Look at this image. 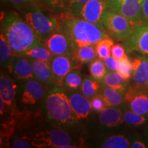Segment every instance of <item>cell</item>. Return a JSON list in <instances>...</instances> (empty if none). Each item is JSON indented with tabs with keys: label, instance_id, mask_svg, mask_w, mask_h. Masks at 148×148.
<instances>
[{
	"label": "cell",
	"instance_id": "obj_1",
	"mask_svg": "<svg viewBox=\"0 0 148 148\" xmlns=\"http://www.w3.org/2000/svg\"><path fill=\"white\" fill-rule=\"evenodd\" d=\"M1 32L16 56H22L27 49L42 44L41 39L29 23L14 12H10L3 18Z\"/></svg>",
	"mask_w": 148,
	"mask_h": 148
},
{
	"label": "cell",
	"instance_id": "obj_2",
	"mask_svg": "<svg viewBox=\"0 0 148 148\" xmlns=\"http://www.w3.org/2000/svg\"><path fill=\"white\" fill-rule=\"evenodd\" d=\"M57 18L58 21L57 31L69 36L77 47L95 45L99 40L109 36L103 27L68 12L62 13Z\"/></svg>",
	"mask_w": 148,
	"mask_h": 148
},
{
	"label": "cell",
	"instance_id": "obj_3",
	"mask_svg": "<svg viewBox=\"0 0 148 148\" xmlns=\"http://www.w3.org/2000/svg\"><path fill=\"white\" fill-rule=\"evenodd\" d=\"M45 107L48 119L59 125L73 124L76 120L69 98L60 86H56L48 92Z\"/></svg>",
	"mask_w": 148,
	"mask_h": 148
},
{
	"label": "cell",
	"instance_id": "obj_4",
	"mask_svg": "<svg viewBox=\"0 0 148 148\" xmlns=\"http://www.w3.org/2000/svg\"><path fill=\"white\" fill-rule=\"evenodd\" d=\"M23 17L42 41H45L58 30V18L47 14L36 7H31L24 13Z\"/></svg>",
	"mask_w": 148,
	"mask_h": 148
},
{
	"label": "cell",
	"instance_id": "obj_5",
	"mask_svg": "<svg viewBox=\"0 0 148 148\" xmlns=\"http://www.w3.org/2000/svg\"><path fill=\"white\" fill-rule=\"evenodd\" d=\"M101 23L108 36L115 40L128 39L134 29L132 23L125 16L108 8L103 12Z\"/></svg>",
	"mask_w": 148,
	"mask_h": 148
},
{
	"label": "cell",
	"instance_id": "obj_6",
	"mask_svg": "<svg viewBox=\"0 0 148 148\" xmlns=\"http://www.w3.org/2000/svg\"><path fill=\"white\" fill-rule=\"evenodd\" d=\"M32 145L36 147H75L70 146L71 143L69 135L61 129H51L36 132L30 139Z\"/></svg>",
	"mask_w": 148,
	"mask_h": 148
},
{
	"label": "cell",
	"instance_id": "obj_7",
	"mask_svg": "<svg viewBox=\"0 0 148 148\" xmlns=\"http://www.w3.org/2000/svg\"><path fill=\"white\" fill-rule=\"evenodd\" d=\"M80 64L82 63L73 53L54 56L51 59L50 65L54 77L55 86L62 87L66 75L73 69H79Z\"/></svg>",
	"mask_w": 148,
	"mask_h": 148
},
{
	"label": "cell",
	"instance_id": "obj_8",
	"mask_svg": "<svg viewBox=\"0 0 148 148\" xmlns=\"http://www.w3.org/2000/svg\"><path fill=\"white\" fill-rule=\"evenodd\" d=\"M146 88L136 85L129 86L124 94L125 101L131 110L142 115H148V92Z\"/></svg>",
	"mask_w": 148,
	"mask_h": 148
},
{
	"label": "cell",
	"instance_id": "obj_9",
	"mask_svg": "<svg viewBox=\"0 0 148 148\" xmlns=\"http://www.w3.org/2000/svg\"><path fill=\"white\" fill-rule=\"evenodd\" d=\"M143 0H122L110 10L125 16L135 28L141 25Z\"/></svg>",
	"mask_w": 148,
	"mask_h": 148
},
{
	"label": "cell",
	"instance_id": "obj_10",
	"mask_svg": "<svg viewBox=\"0 0 148 148\" xmlns=\"http://www.w3.org/2000/svg\"><path fill=\"white\" fill-rule=\"evenodd\" d=\"M45 45L53 56L74 53L77 47L64 33L56 31L45 40Z\"/></svg>",
	"mask_w": 148,
	"mask_h": 148
},
{
	"label": "cell",
	"instance_id": "obj_11",
	"mask_svg": "<svg viewBox=\"0 0 148 148\" xmlns=\"http://www.w3.org/2000/svg\"><path fill=\"white\" fill-rule=\"evenodd\" d=\"M123 45L126 52L136 51L142 55H148V25H140L134 28Z\"/></svg>",
	"mask_w": 148,
	"mask_h": 148
},
{
	"label": "cell",
	"instance_id": "obj_12",
	"mask_svg": "<svg viewBox=\"0 0 148 148\" xmlns=\"http://www.w3.org/2000/svg\"><path fill=\"white\" fill-rule=\"evenodd\" d=\"M107 9L106 0H89L82 7L77 16L103 27L101 17Z\"/></svg>",
	"mask_w": 148,
	"mask_h": 148
},
{
	"label": "cell",
	"instance_id": "obj_13",
	"mask_svg": "<svg viewBox=\"0 0 148 148\" xmlns=\"http://www.w3.org/2000/svg\"><path fill=\"white\" fill-rule=\"evenodd\" d=\"M8 69L10 73L13 72L18 79H29L34 77L32 64L29 58L14 56Z\"/></svg>",
	"mask_w": 148,
	"mask_h": 148
},
{
	"label": "cell",
	"instance_id": "obj_14",
	"mask_svg": "<svg viewBox=\"0 0 148 148\" xmlns=\"http://www.w3.org/2000/svg\"><path fill=\"white\" fill-rule=\"evenodd\" d=\"M32 64L35 79L45 86L55 85L54 77L50 62L29 58Z\"/></svg>",
	"mask_w": 148,
	"mask_h": 148
},
{
	"label": "cell",
	"instance_id": "obj_15",
	"mask_svg": "<svg viewBox=\"0 0 148 148\" xmlns=\"http://www.w3.org/2000/svg\"><path fill=\"white\" fill-rule=\"evenodd\" d=\"M132 79L136 85L148 89V58L138 56L132 62Z\"/></svg>",
	"mask_w": 148,
	"mask_h": 148
},
{
	"label": "cell",
	"instance_id": "obj_16",
	"mask_svg": "<svg viewBox=\"0 0 148 148\" xmlns=\"http://www.w3.org/2000/svg\"><path fill=\"white\" fill-rule=\"evenodd\" d=\"M45 90L37 79H29L24 85L21 101L25 104H34L44 96Z\"/></svg>",
	"mask_w": 148,
	"mask_h": 148
},
{
	"label": "cell",
	"instance_id": "obj_17",
	"mask_svg": "<svg viewBox=\"0 0 148 148\" xmlns=\"http://www.w3.org/2000/svg\"><path fill=\"white\" fill-rule=\"evenodd\" d=\"M69 101L73 112L76 119H84L87 118L92 108L91 101L84 95L73 93L70 95Z\"/></svg>",
	"mask_w": 148,
	"mask_h": 148
},
{
	"label": "cell",
	"instance_id": "obj_18",
	"mask_svg": "<svg viewBox=\"0 0 148 148\" xmlns=\"http://www.w3.org/2000/svg\"><path fill=\"white\" fill-rule=\"evenodd\" d=\"M16 85L10 76L1 73L0 77V98L4 101L5 106H12L14 103Z\"/></svg>",
	"mask_w": 148,
	"mask_h": 148
},
{
	"label": "cell",
	"instance_id": "obj_19",
	"mask_svg": "<svg viewBox=\"0 0 148 148\" xmlns=\"http://www.w3.org/2000/svg\"><path fill=\"white\" fill-rule=\"evenodd\" d=\"M124 121L123 113L120 109L114 106H108L100 112L99 121L101 124L109 127L119 125Z\"/></svg>",
	"mask_w": 148,
	"mask_h": 148
},
{
	"label": "cell",
	"instance_id": "obj_20",
	"mask_svg": "<svg viewBox=\"0 0 148 148\" xmlns=\"http://www.w3.org/2000/svg\"><path fill=\"white\" fill-rule=\"evenodd\" d=\"M101 82L104 86L114 88L123 94H125L127 88V80L116 71H108Z\"/></svg>",
	"mask_w": 148,
	"mask_h": 148
},
{
	"label": "cell",
	"instance_id": "obj_21",
	"mask_svg": "<svg viewBox=\"0 0 148 148\" xmlns=\"http://www.w3.org/2000/svg\"><path fill=\"white\" fill-rule=\"evenodd\" d=\"M123 95L124 94L121 93V92L106 86H103L101 94L108 106H121L125 101Z\"/></svg>",
	"mask_w": 148,
	"mask_h": 148
},
{
	"label": "cell",
	"instance_id": "obj_22",
	"mask_svg": "<svg viewBox=\"0 0 148 148\" xmlns=\"http://www.w3.org/2000/svg\"><path fill=\"white\" fill-rule=\"evenodd\" d=\"M53 56L49 49L47 47H45L43 44H41L27 49L23 53L22 57H28V58L38 59V60L50 62Z\"/></svg>",
	"mask_w": 148,
	"mask_h": 148
},
{
	"label": "cell",
	"instance_id": "obj_23",
	"mask_svg": "<svg viewBox=\"0 0 148 148\" xmlns=\"http://www.w3.org/2000/svg\"><path fill=\"white\" fill-rule=\"evenodd\" d=\"M14 51L3 33L0 35V62L1 66L8 67L14 57Z\"/></svg>",
	"mask_w": 148,
	"mask_h": 148
},
{
	"label": "cell",
	"instance_id": "obj_24",
	"mask_svg": "<svg viewBox=\"0 0 148 148\" xmlns=\"http://www.w3.org/2000/svg\"><path fill=\"white\" fill-rule=\"evenodd\" d=\"M73 54L80 63L84 64L95 60L97 53L93 45H85L77 47Z\"/></svg>",
	"mask_w": 148,
	"mask_h": 148
},
{
	"label": "cell",
	"instance_id": "obj_25",
	"mask_svg": "<svg viewBox=\"0 0 148 148\" xmlns=\"http://www.w3.org/2000/svg\"><path fill=\"white\" fill-rule=\"evenodd\" d=\"M114 45L113 39L110 36L99 40L95 45V51L98 58L104 60L111 55V48Z\"/></svg>",
	"mask_w": 148,
	"mask_h": 148
},
{
	"label": "cell",
	"instance_id": "obj_26",
	"mask_svg": "<svg viewBox=\"0 0 148 148\" xmlns=\"http://www.w3.org/2000/svg\"><path fill=\"white\" fill-rule=\"evenodd\" d=\"M106 67L104 62H102L101 59L92 60L88 66L89 72L92 77L99 82H101L106 74L108 73Z\"/></svg>",
	"mask_w": 148,
	"mask_h": 148
},
{
	"label": "cell",
	"instance_id": "obj_27",
	"mask_svg": "<svg viewBox=\"0 0 148 148\" xmlns=\"http://www.w3.org/2000/svg\"><path fill=\"white\" fill-rule=\"evenodd\" d=\"M99 88H100V84H99V81L96 80L93 77L84 78L81 86V90H82V94L88 98L94 97Z\"/></svg>",
	"mask_w": 148,
	"mask_h": 148
},
{
	"label": "cell",
	"instance_id": "obj_28",
	"mask_svg": "<svg viewBox=\"0 0 148 148\" xmlns=\"http://www.w3.org/2000/svg\"><path fill=\"white\" fill-rule=\"evenodd\" d=\"M130 147L129 140L123 135H115L109 137L103 143V148H127Z\"/></svg>",
	"mask_w": 148,
	"mask_h": 148
},
{
	"label": "cell",
	"instance_id": "obj_29",
	"mask_svg": "<svg viewBox=\"0 0 148 148\" xmlns=\"http://www.w3.org/2000/svg\"><path fill=\"white\" fill-rule=\"evenodd\" d=\"M81 73L78 69H73L66 75L64 79V85L71 89H77L81 87L82 84Z\"/></svg>",
	"mask_w": 148,
	"mask_h": 148
},
{
	"label": "cell",
	"instance_id": "obj_30",
	"mask_svg": "<svg viewBox=\"0 0 148 148\" xmlns=\"http://www.w3.org/2000/svg\"><path fill=\"white\" fill-rule=\"evenodd\" d=\"M123 119L127 124L132 125H141L148 120L146 116L136 113L131 110H125L123 112Z\"/></svg>",
	"mask_w": 148,
	"mask_h": 148
},
{
	"label": "cell",
	"instance_id": "obj_31",
	"mask_svg": "<svg viewBox=\"0 0 148 148\" xmlns=\"http://www.w3.org/2000/svg\"><path fill=\"white\" fill-rule=\"evenodd\" d=\"M120 61V66L118 72L121 74L124 78L127 80L130 78L132 75V62L128 58H124Z\"/></svg>",
	"mask_w": 148,
	"mask_h": 148
},
{
	"label": "cell",
	"instance_id": "obj_32",
	"mask_svg": "<svg viewBox=\"0 0 148 148\" xmlns=\"http://www.w3.org/2000/svg\"><path fill=\"white\" fill-rule=\"evenodd\" d=\"M75 0H46L51 8L58 10H64L69 12Z\"/></svg>",
	"mask_w": 148,
	"mask_h": 148
},
{
	"label": "cell",
	"instance_id": "obj_33",
	"mask_svg": "<svg viewBox=\"0 0 148 148\" xmlns=\"http://www.w3.org/2000/svg\"><path fill=\"white\" fill-rule=\"evenodd\" d=\"M125 52L126 50L125 46L121 44H114L111 48V56L118 60H121L124 58H128Z\"/></svg>",
	"mask_w": 148,
	"mask_h": 148
},
{
	"label": "cell",
	"instance_id": "obj_34",
	"mask_svg": "<svg viewBox=\"0 0 148 148\" xmlns=\"http://www.w3.org/2000/svg\"><path fill=\"white\" fill-rule=\"evenodd\" d=\"M92 108L97 112H101L107 106L104 99L101 95L95 96L91 100Z\"/></svg>",
	"mask_w": 148,
	"mask_h": 148
},
{
	"label": "cell",
	"instance_id": "obj_35",
	"mask_svg": "<svg viewBox=\"0 0 148 148\" xmlns=\"http://www.w3.org/2000/svg\"><path fill=\"white\" fill-rule=\"evenodd\" d=\"M103 62L109 71H117L120 66V61L116 60L112 56H110L108 58L105 59Z\"/></svg>",
	"mask_w": 148,
	"mask_h": 148
},
{
	"label": "cell",
	"instance_id": "obj_36",
	"mask_svg": "<svg viewBox=\"0 0 148 148\" xmlns=\"http://www.w3.org/2000/svg\"><path fill=\"white\" fill-rule=\"evenodd\" d=\"M88 1H89V0H75V1H74V3H73V5H72L71 10H70L69 12H68V13L77 16L78 15L79 11H80L82 7L84 6Z\"/></svg>",
	"mask_w": 148,
	"mask_h": 148
},
{
	"label": "cell",
	"instance_id": "obj_37",
	"mask_svg": "<svg viewBox=\"0 0 148 148\" xmlns=\"http://www.w3.org/2000/svg\"><path fill=\"white\" fill-rule=\"evenodd\" d=\"M12 3L14 6L19 8H24L27 7H32L36 0H4Z\"/></svg>",
	"mask_w": 148,
	"mask_h": 148
},
{
	"label": "cell",
	"instance_id": "obj_38",
	"mask_svg": "<svg viewBox=\"0 0 148 148\" xmlns=\"http://www.w3.org/2000/svg\"><path fill=\"white\" fill-rule=\"evenodd\" d=\"M32 143H29L28 140L25 138H16L12 144V147L14 148H28L31 147Z\"/></svg>",
	"mask_w": 148,
	"mask_h": 148
},
{
	"label": "cell",
	"instance_id": "obj_39",
	"mask_svg": "<svg viewBox=\"0 0 148 148\" xmlns=\"http://www.w3.org/2000/svg\"><path fill=\"white\" fill-rule=\"evenodd\" d=\"M141 25H148V0H143Z\"/></svg>",
	"mask_w": 148,
	"mask_h": 148
},
{
	"label": "cell",
	"instance_id": "obj_40",
	"mask_svg": "<svg viewBox=\"0 0 148 148\" xmlns=\"http://www.w3.org/2000/svg\"><path fill=\"white\" fill-rule=\"evenodd\" d=\"M130 147L132 148H145L146 145L143 142L140 140H135L130 145Z\"/></svg>",
	"mask_w": 148,
	"mask_h": 148
},
{
	"label": "cell",
	"instance_id": "obj_41",
	"mask_svg": "<svg viewBox=\"0 0 148 148\" xmlns=\"http://www.w3.org/2000/svg\"><path fill=\"white\" fill-rule=\"evenodd\" d=\"M107 4H108V8L112 9L114 6H115L116 4H118L119 2H121L122 0H106Z\"/></svg>",
	"mask_w": 148,
	"mask_h": 148
},
{
	"label": "cell",
	"instance_id": "obj_42",
	"mask_svg": "<svg viewBox=\"0 0 148 148\" xmlns=\"http://www.w3.org/2000/svg\"><path fill=\"white\" fill-rule=\"evenodd\" d=\"M5 103L4 101L2 100V99L0 98V112H1V114H3L5 112Z\"/></svg>",
	"mask_w": 148,
	"mask_h": 148
},
{
	"label": "cell",
	"instance_id": "obj_43",
	"mask_svg": "<svg viewBox=\"0 0 148 148\" xmlns=\"http://www.w3.org/2000/svg\"><path fill=\"white\" fill-rule=\"evenodd\" d=\"M147 119H148V115L147 116Z\"/></svg>",
	"mask_w": 148,
	"mask_h": 148
}]
</instances>
